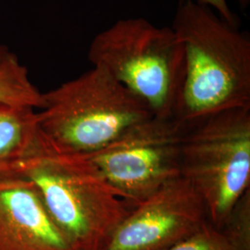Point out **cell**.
Returning a JSON list of instances; mask_svg holds the SVG:
<instances>
[{
	"label": "cell",
	"mask_w": 250,
	"mask_h": 250,
	"mask_svg": "<svg viewBox=\"0 0 250 250\" xmlns=\"http://www.w3.org/2000/svg\"><path fill=\"white\" fill-rule=\"evenodd\" d=\"M185 49L174 117L186 125L250 107V36L196 0H179L171 24Z\"/></svg>",
	"instance_id": "6da1fadb"
},
{
	"label": "cell",
	"mask_w": 250,
	"mask_h": 250,
	"mask_svg": "<svg viewBox=\"0 0 250 250\" xmlns=\"http://www.w3.org/2000/svg\"><path fill=\"white\" fill-rule=\"evenodd\" d=\"M6 174L35 186L73 250H101L131 209L85 156L58 151L43 137L35 151Z\"/></svg>",
	"instance_id": "7a4b0ae2"
},
{
	"label": "cell",
	"mask_w": 250,
	"mask_h": 250,
	"mask_svg": "<svg viewBox=\"0 0 250 250\" xmlns=\"http://www.w3.org/2000/svg\"><path fill=\"white\" fill-rule=\"evenodd\" d=\"M40 133L58 151L88 156L132 126L149 119V108L102 66L43 93Z\"/></svg>",
	"instance_id": "3957f363"
},
{
	"label": "cell",
	"mask_w": 250,
	"mask_h": 250,
	"mask_svg": "<svg viewBox=\"0 0 250 250\" xmlns=\"http://www.w3.org/2000/svg\"><path fill=\"white\" fill-rule=\"evenodd\" d=\"M88 59L142 100L152 115L174 116L185 76V49L171 27L118 20L95 36Z\"/></svg>",
	"instance_id": "277c9868"
},
{
	"label": "cell",
	"mask_w": 250,
	"mask_h": 250,
	"mask_svg": "<svg viewBox=\"0 0 250 250\" xmlns=\"http://www.w3.org/2000/svg\"><path fill=\"white\" fill-rule=\"evenodd\" d=\"M181 176L202 199L208 221L222 228L250 190V107L224 110L188 125Z\"/></svg>",
	"instance_id": "5b68a950"
},
{
	"label": "cell",
	"mask_w": 250,
	"mask_h": 250,
	"mask_svg": "<svg viewBox=\"0 0 250 250\" xmlns=\"http://www.w3.org/2000/svg\"><path fill=\"white\" fill-rule=\"evenodd\" d=\"M188 125L175 117L152 116L105 147L85 156L130 208L181 176Z\"/></svg>",
	"instance_id": "8992f818"
},
{
	"label": "cell",
	"mask_w": 250,
	"mask_h": 250,
	"mask_svg": "<svg viewBox=\"0 0 250 250\" xmlns=\"http://www.w3.org/2000/svg\"><path fill=\"white\" fill-rule=\"evenodd\" d=\"M208 221L205 205L179 176L132 208L101 250H167Z\"/></svg>",
	"instance_id": "52a82bcc"
},
{
	"label": "cell",
	"mask_w": 250,
	"mask_h": 250,
	"mask_svg": "<svg viewBox=\"0 0 250 250\" xmlns=\"http://www.w3.org/2000/svg\"><path fill=\"white\" fill-rule=\"evenodd\" d=\"M0 250H73L35 186L17 174L0 176Z\"/></svg>",
	"instance_id": "ba28073f"
},
{
	"label": "cell",
	"mask_w": 250,
	"mask_h": 250,
	"mask_svg": "<svg viewBox=\"0 0 250 250\" xmlns=\"http://www.w3.org/2000/svg\"><path fill=\"white\" fill-rule=\"evenodd\" d=\"M41 141L36 108L0 102V176L26 159Z\"/></svg>",
	"instance_id": "9c48e42d"
},
{
	"label": "cell",
	"mask_w": 250,
	"mask_h": 250,
	"mask_svg": "<svg viewBox=\"0 0 250 250\" xmlns=\"http://www.w3.org/2000/svg\"><path fill=\"white\" fill-rule=\"evenodd\" d=\"M0 102L42 108L41 93L29 77L26 67L10 53L0 64Z\"/></svg>",
	"instance_id": "30bf717a"
},
{
	"label": "cell",
	"mask_w": 250,
	"mask_h": 250,
	"mask_svg": "<svg viewBox=\"0 0 250 250\" xmlns=\"http://www.w3.org/2000/svg\"><path fill=\"white\" fill-rule=\"evenodd\" d=\"M167 250H244L224 229L206 221L197 231Z\"/></svg>",
	"instance_id": "8fae6325"
},
{
	"label": "cell",
	"mask_w": 250,
	"mask_h": 250,
	"mask_svg": "<svg viewBox=\"0 0 250 250\" xmlns=\"http://www.w3.org/2000/svg\"><path fill=\"white\" fill-rule=\"evenodd\" d=\"M199 4L204 5L207 7H209L213 9L215 12L221 17L226 21L227 22L233 24V25H240L239 19L235 15L234 12H232L230 9L228 1L227 0H196ZM241 7L247 8V6L250 4V0H238Z\"/></svg>",
	"instance_id": "7c38bea8"
},
{
	"label": "cell",
	"mask_w": 250,
	"mask_h": 250,
	"mask_svg": "<svg viewBox=\"0 0 250 250\" xmlns=\"http://www.w3.org/2000/svg\"><path fill=\"white\" fill-rule=\"evenodd\" d=\"M9 54V49L5 45H0V64Z\"/></svg>",
	"instance_id": "4fadbf2b"
}]
</instances>
